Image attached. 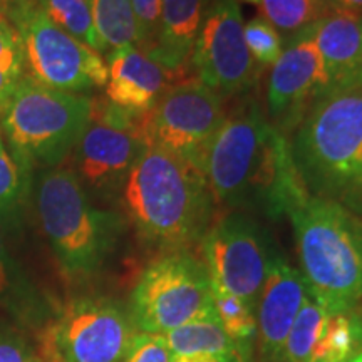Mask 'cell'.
Returning a JSON list of instances; mask_svg holds the SVG:
<instances>
[{
	"label": "cell",
	"mask_w": 362,
	"mask_h": 362,
	"mask_svg": "<svg viewBox=\"0 0 362 362\" xmlns=\"http://www.w3.org/2000/svg\"><path fill=\"white\" fill-rule=\"evenodd\" d=\"M260 7L265 19L282 35L284 42L309 30L330 11L325 0H260Z\"/></svg>",
	"instance_id": "603a6c76"
},
{
	"label": "cell",
	"mask_w": 362,
	"mask_h": 362,
	"mask_svg": "<svg viewBox=\"0 0 362 362\" xmlns=\"http://www.w3.org/2000/svg\"><path fill=\"white\" fill-rule=\"evenodd\" d=\"M171 362H243V361L235 359V357L214 356V354H180V356H173Z\"/></svg>",
	"instance_id": "d6a6232c"
},
{
	"label": "cell",
	"mask_w": 362,
	"mask_h": 362,
	"mask_svg": "<svg viewBox=\"0 0 362 362\" xmlns=\"http://www.w3.org/2000/svg\"><path fill=\"white\" fill-rule=\"evenodd\" d=\"M0 362H42L19 336H0Z\"/></svg>",
	"instance_id": "1f68e13d"
},
{
	"label": "cell",
	"mask_w": 362,
	"mask_h": 362,
	"mask_svg": "<svg viewBox=\"0 0 362 362\" xmlns=\"http://www.w3.org/2000/svg\"><path fill=\"white\" fill-rule=\"evenodd\" d=\"M211 291H214L215 312L221 327L248 356H253V347L257 342L255 310L240 297L214 284H211Z\"/></svg>",
	"instance_id": "cb8c5ba5"
},
{
	"label": "cell",
	"mask_w": 362,
	"mask_h": 362,
	"mask_svg": "<svg viewBox=\"0 0 362 362\" xmlns=\"http://www.w3.org/2000/svg\"><path fill=\"white\" fill-rule=\"evenodd\" d=\"M138 332L165 334L216 317L211 279L203 260L189 250L165 252L139 275L129 298Z\"/></svg>",
	"instance_id": "52a82bcc"
},
{
	"label": "cell",
	"mask_w": 362,
	"mask_h": 362,
	"mask_svg": "<svg viewBox=\"0 0 362 362\" xmlns=\"http://www.w3.org/2000/svg\"><path fill=\"white\" fill-rule=\"evenodd\" d=\"M202 173L215 205L277 220L309 197L293 166L288 138L252 94L240 96L211 139Z\"/></svg>",
	"instance_id": "6da1fadb"
},
{
	"label": "cell",
	"mask_w": 362,
	"mask_h": 362,
	"mask_svg": "<svg viewBox=\"0 0 362 362\" xmlns=\"http://www.w3.org/2000/svg\"><path fill=\"white\" fill-rule=\"evenodd\" d=\"M171 354H214L235 357L243 362H253V356H248L225 329L221 327L218 317L202 319L185 324L181 327L165 334Z\"/></svg>",
	"instance_id": "ffe728a7"
},
{
	"label": "cell",
	"mask_w": 362,
	"mask_h": 362,
	"mask_svg": "<svg viewBox=\"0 0 362 362\" xmlns=\"http://www.w3.org/2000/svg\"><path fill=\"white\" fill-rule=\"evenodd\" d=\"M0 149H6V146H4V141H2V134H0Z\"/></svg>",
	"instance_id": "74e56055"
},
{
	"label": "cell",
	"mask_w": 362,
	"mask_h": 362,
	"mask_svg": "<svg viewBox=\"0 0 362 362\" xmlns=\"http://www.w3.org/2000/svg\"><path fill=\"white\" fill-rule=\"evenodd\" d=\"M205 13L206 0H163L158 33L144 52L173 74L183 72L192 61Z\"/></svg>",
	"instance_id": "ac0fdd59"
},
{
	"label": "cell",
	"mask_w": 362,
	"mask_h": 362,
	"mask_svg": "<svg viewBox=\"0 0 362 362\" xmlns=\"http://www.w3.org/2000/svg\"><path fill=\"white\" fill-rule=\"evenodd\" d=\"M90 111L89 96L51 89L25 76L2 110L4 134L22 173L61 165L74 151Z\"/></svg>",
	"instance_id": "8992f818"
},
{
	"label": "cell",
	"mask_w": 362,
	"mask_h": 362,
	"mask_svg": "<svg viewBox=\"0 0 362 362\" xmlns=\"http://www.w3.org/2000/svg\"><path fill=\"white\" fill-rule=\"evenodd\" d=\"M106 99L134 115H148L168 90L175 74L141 47H123L106 56Z\"/></svg>",
	"instance_id": "2e32d148"
},
{
	"label": "cell",
	"mask_w": 362,
	"mask_h": 362,
	"mask_svg": "<svg viewBox=\"0 0 362 362\" xmlns=\"http://www.w3.org/2000/svg\"><path fill=\"white\" fill-rule=\"evenodd\" d=\"M245 42L250 56L262 71L277 62L284 49L282 35L264 16L253 17L243 25Z\"/></svg>",
	"instance_id": "f1b7e54d"
},
{
	"label": "cell",
	"mask_w": 362,
	"mask_h": 362,
	"mask_svg": "<svg viewBox=\"0 0 362 362\" xmlns=\"http://www.w3.org/2000/svg\"><path fill=\"white\" fill-rule=\"evenodd\" d=\"M11 0H0V19H4V13L7 11V6Z\"/></svg>",
	"instance_id": "e575fe53"
},
{
	"label": "cell",
	"mask_w": 362,
	"mask_h": 362,
	"mask_svg": "<svg viewBox=\"0 0 362 362\" xmlns=\"http://www.w3.org/2000/svg\"><path fill=\"white\" fill-rule=\"evenodd\" d=\"M309 293L300 270L280 253L255 307L257 344L265 362H280L288 332Z\"/></svg>",
	"instance_id": "9a60e30c"
},
{
	"label": "cell",
	"mask_w": 362,
	"mask_h": 362,
	"mask_svg": "<svg viewBox=\"0 0 362 362\" xmlns=\"http://www.w3.org/2000/svg\"><path fill=\"white\" fill-rule=\"evenodd\" d=\"M288 144L310 197L336 202L362 216V86L315 98Z\"/></svg>",
	"instance_id": "3957f363"
},
{
	"label": "cell",
	"mask_w": 362,
	"mask_h": 362,
	"mask_svg": "<svg viewBox=\"0 0 362 362\" xmlns=\"http://www.w3.org/2000/svg\"><path fill=\"white\" fill-rule=\"evenodd\" d=\"M136 332L129 312L107 297L72 298L40 327L42 362H121Z\"/></svg>",
	"instance_id": "9c48e42d"
},
{
	"label": "cell",
	"mask_w": 362,
	"mask_h": 362,
	"mask_svg": "<svg viewBox=\"0 0 362 362\" xmlns=\"http://www.w3.org/2000/svg\"><path fill=\"white\" fill-rule=\"evenodd\" d=\"M101 54L117 49L139 47V30L131 0H89Z\"/></svg>",
	"instance_id": "7402d4cb"
},
{
	"label": "cell",
	"mask_w": 362,
	"mask_h": 362,
	"mask_svg": "<svg viewBox=\"0 0 362 362\" xmlns=\"http://www.w3.org/2000/svg\"><path fill=\"white\" fill-rule=\"evenodd\" d=\"M243 25L238 0H214L194 44L197 79L223 99L245 96L262 74L247 47Z\"/></svg>",
	"instance_id": "4fadbf2b"
},
{
	"label": "cell",
	"mask_w": 362,
	"mask_h": 362,
	"mask_svg": "<svg viewBox=\"0 0 362 362\" xmlns=\"http://www.w3.org/2000/svg\"><path fill=\"white\" fill-rule=\"evenodd\" d=\"M347 362H362V352H361V354H357L356 357H352V359L347 361Z\"/></svg>",
	"instance_id": "d590c367"
},
{
	"label": "cell",
	"mask_w": 362,
	"mask_h": 362,
	"mask_svg": "<svg viewBox=\"0 0 362 362\" xmlns=\"http://www.w3.org/2000/svg\"><path fill=\"white\" fill-rule=\"evenodd\" d=\"M225 116V99L202 81L173 84L144 116L148 144L166 149L202 171L206 149Z\"/></svg>",
	"instance_id": "7c38bea8"
},
{
	"label": "cell",
	"mask_w": 362,
	"mask_h": 362,
	"mask_svg": "<svg viewBox=\"0 0 362 362\" xmlns=\"http://www.w3.org/2000/svg\"><path fill=\"white\" fill-rule=\"evenodd\" d=\"M287 216L298 270L317 304L327 314L362 305V216L310 194Z\"/></svg>",
	"instance_id": "277c9868"
},
{
	"label": "cell",
	"mask_w": 362,
	"mask_h": 362,
	"mask_svg": "<svg viewBox=\"0 0 362 362\" xmlns=\"http://www.w3.org/2000/svg\"><path fill=\"white\" fill-rule=\"evenodd\" d=\"M59 29L101 54L89 0H35Z\"/></svg>",
	"instance_id": "d4e9b609"
},
{
	"label": "cell",
	"mask_w": 362,
	"mask_h": 362,
	"mask_svg": "<svg viewBox=\"0 0 362 362\" xmlns=\"http://www.w3.org/2000/svg\"><path fill=\"white\" fill-rule=\"evenodd\" d=\"M325 4L334 11L356 13L362 17V0H325Z\"/></svg>",
	"instance_id": "836d02e7"
},
{
	"label": "cell",
	"mask_w": 362,
	"mask_h": 362,
	"mask_svg": "<svg viewBox=\"0 0 362 362\" xmlns=\"http://www.w3.org/2000/svg\"><path fill=\"white\" fill-rule=\"evenodd\" d=\"M362 352V305L327 314L310 362H347Z\"/></svg>",
	"instance_id": "44dd1931"
},
{
	"label": "cell",
	"mask_w": 362,
	"mask_h": 362,
	"mask_svg": "<svg viewBox=\"0 0 362 362\" xmlns=\"http://www.w3.org/2000/svg\"><path fill=\"white\" fill-rule=\"evenodd\" d=\"M324 90V72L312 27L285 40L267 83L265 115L280 133L291 138L312 101Z\"/></svg>",
	"instance_id": "5bb4252c"
},
{
	"label": "cell",
	"mask_w": 362,
	"mask_h": 362,
	"mask_svg": "<svg viewBox=\"0 0 362 362\" xmlns=\"http://www.w3.org/2000/svg\"><path fill=\"white\" fill-rule=\"evenodd\" d=\"M171 359L173 356L165 336L136 330L121 362H171Z\"/></svg>",
	"instance_id": "f546056e"
},
{
	"label": "cell",
	"mask_w": 362,
	"mask_h": 362,
	"mask_svg": "<svg viewBox=\"0 0 362 362\" xmlns=\"http://www.w3.org/2000/svg\"><path fill=\"white\" fill-rule=\"evenodd\" d=\"M25 78V57L17 30L0 19V111Z\"/></svg>",
	"instance_id": "83f0119b"
},
{
	"label": "cell",
	"mask_w": 362,
	"mask_h": 362,
	"mask_svg": "<svg viewBox=\"0 0 362 362\" xmlns=\"http://www.w3.org/2000/svg\"><path fill=\"white\" fill-rule=\"evenodd\" d=\"M324 72V93L362 86V17L330 8L312 25Z\"/></svg>",
	"instance_id": "e0dca14e"
},
{
	"label": "cell",
	"mask_w": 362,
	"mask_h": 362,
	"mask_svg": "<svg viewBox=\"0 0 362 362\" xmlns=\"http://www.w3.org/2000/svg\"><path fill=\"white\" fill-rule=\"evenodd\" d=\"M4 19L19 34L25 67L39 84L72 94L106 86L101 54L59 29L35 0H11Z\"/></svg>",
	"instance_id": "ba28073f"
},
{
	"label": "cell",
	"mask_w": 362,
	"mask_h": 362,
	"mask_svg": "<svg viewBox=\"0 0 362 362\" xmlns=\"http://www.w3.org/2000/svg\"><path fill=\"white\" fill-rule=\"evenodd\" d=\"M0 309L30 327L47 322L49 307L6 245L0 230Z\"/></svg>",
	"instance_id": "d6986e66"
},
{
	"label": "cell",
	"mask_w": 362,
	"mask_h": 362,
	"mask_svg": "<svg viewBox=\"0 0 362 362\" xmlns=\"http://www.w3.org/2000/svg\"><path fill=\"white\" fill-rule=\"evenodd\" d=\"M200 245L211 284L255 310L267 275L282 253L269 228L253 215L228 211L211 223Z\"/></svg>",
	"instance_id": "30bf717a"
},
{
	"label": "cell",
	"mask_w": 362,
	"mask_h": 362,
	"mask_svg": "<svg viewBox=\"0 0 362 362\" xmlns=\"http://www.w3.org/2000/svg\"><path fill=\"white\" fill-rule=\"evenodd\" d=\"M27 176L6 149H0V226L17 230L22 220V206L27 193Z\"/></svg>",
	"instance_id": "4316f807"
},
{
	"label": "cell",
	"mask_w": 362,
	"mask_h": 362,
	"mask_svg": "<svg viewBox=\"0 0 362 362\" xmlns=\"http://www.w3.org/2000/svg\"><path fill=\"white\" fill-rule=\"evenodd\" d=\"M35 205L62 275L84 282L99 274L119 242L123 216L98 208L74 171L57 166L40 175Z\"/></svg>",
	"instance_id": "5b68a950"
},
{
	"label": "cell",
	"mask_w": 362,
	"mask_h": 362,
	"mask_svg": "<svg viewBox=\"0 0 362 362\" xmlns=\"http://www.w3.org/2000/svg\"><path fill=\"white\" fill-rule=\"evenodd\" d=\"M133 12L138 22L139 47L148 49L158 33L161 19L163 0H131Z\"/></svg>",
	"instance_id": "4dcf8cb0"
},
{
	"label": "cell",
	"mask_w": 362,
	"mask_h": 362,
	"mask_svg": "<svg viewBox=\"0 0 362 362\" xmlns=\"http://www.w3.org/2000/svg\"><path fill=\"white\" fill-rule=\"evenodd\" d=\"M121 198L139 237L165 252L189 250L214 223L215 202L202 171L151 144L131 168Z\"/></svg>",
	"instance_id": "7a4b0ae2"
},
{
	"label": "cell",
	"mask_w": 362,
	"mask_h": 362,
	"mask_svg": "<svg viewBox=\"0 0 362 362\" xmlns=\"http://www.w3.org/2000/svg\"><path fill=\"white\" fill-rule=\"evenodd\" d=\"M325 319L327 312L309 293L288 332L280 362H310Z\"/></svg>",
	"instance_id": "484cf974"
},
{
	"label": "cell",
	"mask_w": 362,
	"mask_h": 362,
	"mask_svg": "<svg viewBox=\"0 0 362 362\" xmlns=\"http://www.w3.org/2000/svg\"><path fill=\"white\" fill-rule=\"evenodd\" d=\"M144 116L93 99L89 123L74 148V173L86 192L116 197L148 146Z\"/></svg>",
	"instance_id": "8fae6325"
},
{
	"label": "cell",
	"mask_w": 362,
	"mask_h": 362,
	"mask_svg": "<svg viewBox=\"0 0 362 362\" xmlns=\"http://www.w3.org/2000/svg\"><path fill=\"white\" fill-rule=\"evenodd\" d=\"M243 2L252 4V6H260V0H243Z\"/></svg>",
	"instance_id": "8d00e7d4"
}]
</instances>
